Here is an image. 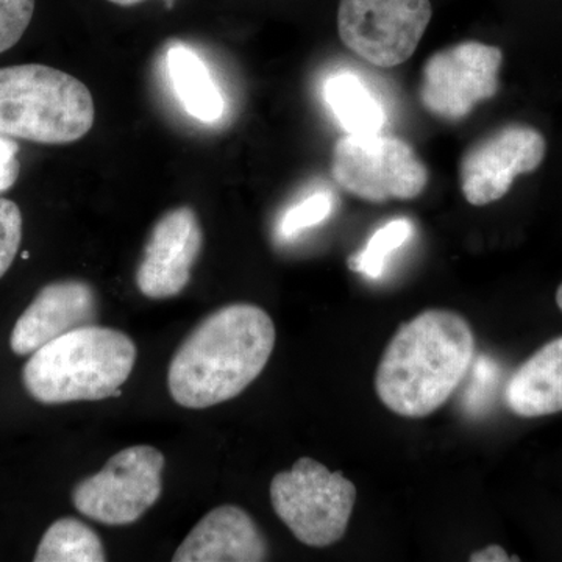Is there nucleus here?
<instances>
[{
    "mask_svg": "<svg viewBox=\"0 0 562 562\" xmlns=\"http://www.w3.org/2000/svg\"><path fill=\"white\" fill-rule=\"evenodd\" d=\"M276 339V325L260 306H222L205 317L173 355L168 372L171 397L190 409L238 397L265 371Z\"/></svg>",
    "mask_w": 562,
    "mask_h": 562,
    "instance_id": "1",
    "label": "nucleus"
},
{
    "mask_svg": "<svg viewBox=\"0 0 562 562\" xmlns=\"http://www.w3.org/2000/svg\"><path fill=\"white\" fill-rule=\"evenodd\" d=\"M475 358V335L461 314L427 310L398 327L375 373L390 412L422 419L449 402Z\"/></svg>",
    "mask_w": 562,
    "mask_h": 562,
    "instance_id": "2",
    "label": "nucleus"
},
{
    "mask_svg": "<svg viewBox=\"0 0 562 562\" xmlns=\"http://www.w3.org/2000/svg\"><path fill=\"white\" fill-rule=\"evenodd\" d=\"M136 346L125 333L85 325L41 347L22 369V383L43 405L120 397L135 368Z\"/></svg>",
    "mask_w": 562,
    "mask_h": 562,
    "instance_id": "3",
    "label": "nucleus"
},
{
    "mask_svg": "<svg viewBox=\"0 0 562 562\" xmlns=\"http://www.w3.org/2000/svg\"><path fill=\"white\" fill-rule=\"evenodd\" d=\"M90 90L46 65L0 69V135L47 146L83 138L94 125Z\"/></svg>",
    "mask_w": 562,
    "mask_h": 562,
    "instance_id": "4",
    "label": "nucleus"
},
{
    "mask_svg": "<svg viewBox=\"0 0 562 562\" xmlns=\"http://www.w3.org/2000/svg\"><path fill=\"white\" fill-rule=\"evenodd\" d=\"M273 512L297 541L324 549L341 541L349 527L357 487L319 461L303 457L271 483Z\"/></svg>",
    "mask_w": 562,
    "mask_h": 562,
    "instance_id": "5",
    "label": "nucleus"
},
{
    "mask_svg": "<svg viewBox=\"0 0 562 562\" xmlns=\"http://www.w3.org/2000/svg\"><path fill=\"white\" fill-rule=\"evenodd\" d=\"M331 176L361 201H413L428 184V169L406 140L383 135H344L331 155Z\"/></svg>",
    "mask_w": 562,
    "mask_h": 562,
    "instance_id": "6",
    "label": "nucleus"
},
{
    "mask_svg": "<svg viewBox=\"0 0 562 562\" xmlns=\"http://www.w3.org/2000/svg\"><path fill=\"white\" fill-rule=\"evenodd\" d=\"M162 469L160 450L128 447L74 487V506L88 519L110 527L135 524L161 497Z\"/></svg>",
    "mask_w": 562,
    "mask_h": 562,
    "instance_id": "7",
    "label": "nucleus"
},
{
    "mask_svg": "<svg viewBox=\"0 0 562 562\" xmlns=\"http://www.w3.org/2000/svg\"><path fill=\"white\" fill-rule=\"evenodd\" d=\"M431 18L430 0H341L338 33L369 65L395 68L413 57Z\"/></svg>",
    "mask_w": 562,
    "mask_h": 562,
    "instance_id": "8",
    "label": "nucleus"
},
{
    "mask_svg": "<svg viewBox=\"0 0 562 562\" xmlns=\"http://www.w3.org/2000/svg\"><path fill=\"white\" fill-rule=\"evenodd\" d=\"M503 52L480 41H465L435 52L422 68V106L438 120H465L501 90Z\"/></svg>",
    "mask_w": 562,
    "mask_h": 562,
    "instance_id": "9",
    "label": "nucleus"
},
{
    "mask_svg": "<svg viewBox=\"0 0 562 562\" xmlns=\"http://www.w3.org/2000/svg\"><path fill=\"white\" fill-rule=\"evenodd\" d=\"M547 140L532 125L512 122L473 143L460 161V184L465 201L486 206L501 201L517 177L538 171Z\"/></svg>",
    "mask_w": 562,
    "mask_h": 562,
    "instance_id": "10",
    "label": "nucleus"
},
{
    "mask_svg": "<svg viewBox=\"0 0 562 562\" xmlns=\"http://www.w3.org/2000/svg\"><path fill=\"white\" fill-rule=\"evenodd\" d=\"M202 246V225L194 210L180 206L162 214L151 228L136 269L140 294L154 301L179 295L190 283Z\"/></svg>",
    "mask_w": 562,
    "mask_h": 562,
    "instance_id": "11",
    "label": "nucleus"
},
{
    "mask_svg": "<svg viewBox=\"0 0 562 562\" xmlns=\"http://www.w3.org/2000/svg\"><path fill=\"white\" fill-rule=\"evenodd\" d=\"M95 317L98 297L90 284L80 280L55 281L36 294L14 324L11 350L18 357H27L65 333L94 324Z\"/></svg>",
    "mask_w": 562,
    "mask_h": 562,
    "instance_id": "12",
    "label": "nucleus"
},
{
    "mask_svg": "<svg viewBox=\"0 0 562 562\" xmlns=\"http://www.w3.org/2000/svg\"><path fill=\"white\" fill-rule=\"evenodd\" d=\"M269 546L249 514L235 505L213 509L173 553L176 562H261Z\"/></svg>",
    "mask_w": 562,
    "mask_h": 562,
    "instance_id": "13",
    "label": "nucleus"
},
{
    "mask_svg": "<svg viewBox=\"0 0 562 562\" xmlns=\"http://www.w3.org/2000/svg\"><path fill=\"white\" fill-rule=\"evenodd\" d=\"M505 398L508 408L525 419L562 412V336L543 344L517 368Z\"/></svg>",
    "mask_w": 562,
    "mask_h": 562,
    "instance_id": "14",
    "label": "nucleus"
},
{
    "mask_svg": "<svg viewBox=\"0 0 562 562\" xmlns=\"http://www.w3.org/2000/svg\"><path fill=\"white\" fill-rule=\"evenodd\" d=\"M168 72L181 106L194 120L211 124L225 111L224 95L205 61L183 44L168 50Z\"/></svg>",
    "mask_w": 562,
    "mask_h": 562,
    "instance_id": "15",
    "label": "nucleus"
},
{
    "mask_svg": "<svg viewBox=\"0 0 562 562\" xmlns=\"http://www.w3.org/2000/svg\"><path fill=\"white\" fill-rule=\"evenodd\" d=\"M324 99L346 135H376L384 127V110L368 85L351 72L333 74Z\"/></svg>",
    "mask_w": 562,
    "mask_h": 562,
    "instance_id": "16",
    "label": "nucleus"
},
{
    "mask_svg": "<svg viewBox=\"0 0 562 562\" xmlns=\"http://www.w3.org/2000/svg\"><path fill=\"white\" fill-rule=\"evenodd\" d=\"M36 562L106 561L101 538L92 528L72 517L57 520L47 528L36 550Z\"/></svg>",
    "mask_w": 562,
    "mask_h": 562,
    "instance_id": "17",
    "label": "nucleus"
},
{
    "mask_svg": "<svg viewBox=\"0 0 562 562\" xmlns=\"http://www.w3.org/2000/svg\"><path fill=\"white\" fill-rule=\"evenodd\" d=\"M413 222L406 217H398L384 224L373 233L368 246L349 258V268L353 272L362 273L369 279H379L383 273L386 258L412 238Z\"/></svg>",
    "mask_w": 562,
    "mask_h": 562,
    "instance_id": "18",
    "label": "nucleus"
},
{
    "mask_svg": "<svg viewBox=\"0 0 562 562\" xmlns=\"http://www.w3.org/2000/svg\"><path fill=\"white\" fill-rule=\"evenodd\" d=\"M333 198L330 192L319 191L303 199L301 203L292 206L284 213L280 222L279 232L283 238H292L299 233L308 231L330 216Z\"/></svg>",
    "mask_w": 562,
    "mask_h": 562,
    "instance_id": "19",
    "label": "nucleus"
},
{
    "mask_svg": "<svg viewBox=\"0 0 562 562\" xmlns=\"http://www.w3.org/2000/svg\"><path fill=\"white\" fill-rule=\"evenodd\" d=\"M35 13V0H0V54L20 43Z\"/></svg>",
    "mask_w": 562,
    "mask_h": 562,
    "instance_id": "20",
    "label": "nucleus"
},
{
    "mask_svg": "<svg viewBox=\"0 0 562 562\" xmlns=\"http://www.w3.org/2000/svg\"><path fill=\"white\" fill-rule=\"evenodd\" d=\"M22 241L20 206L9 199H0V279L9 272Z\"/></svg>",
    "mask_w": 562,
    "mask_h": 562,
    "instance_id": "21",
    "label": "nucleus"
},
{
    "mask_svg": "<svg viewBox=\"0 0 562 562\" xmlns=\"http://www.w3.org/2000/svg\"><path fill=\"white\" fill-rule=\"evenodd\" d=\"M20 146L10 136L0 135V194L9 191L16 183L21 172L18 158Z\"/></svg>",
    "mask_w": 562,
    "mask_h": 562,
    "instance_id": "22",
    "label": "nucleus"
},
{
    "mask_svg": "<svg viewBox=\"0 0 562 562\" xmlns=\"http://www.w3.org/2000/svg\"><path fill=\"white\" fill-rule=\"evenodd\" d=\"M471 562H512L520 561L519 558L509 557L508 552L503 549L498 543H492V546L484 547L479 552L472 553L469 558Z\"/></svg>",
    "mask_w": 562,
    "mask_h": 562,
    "instance_id": "23",
    "label": "nucleus"
},
{
    "mask_svg": "<svg viewBox=\"0 0 562 562\" xmlns=\"http://www.w3.org/2000/svg\"><path fill=\"white\" fill-rule=\"evenodd\" d=\"M109 2L120 7H135L139 5V3L146 2V0H109ZM168 2H172V0H168Z\"/></svg>",
    "mask_w": 562,
    "mask_h": 562,
    "instance_id": "24",
    "label": "nucleus"
},
{
    "mask_svg": "<svg viewBox=\"0 0 562 562\" xmlns=\"http://www.w3.org/2000/svg\"><path fill=\"white\" fill-rule=\"evenodd\" d=\"M557 305L558 308H560L562 312V283L560 284V288H558L557 291Z\"/></svg>",
    "mask_w": 562,
    "mask_h": 562,
    "instance_id": "25",
    "label": "nucleus"
},
{
    "mask_svg": "<svg viewBox=\"0 0 562 562\" xmlns=\"http://www.w3.org/2000/svg\"><path fill=\"white\" fill-rule=\"evenodd\" d=\"M22 258H24V260H27V258H29V251H24V255H22Z\"/></svg>",
    "mask_w": 562,
    "mask_h": 562,
    "instance_id": "26",
    "label": "nucleus"
}]
</instances>
